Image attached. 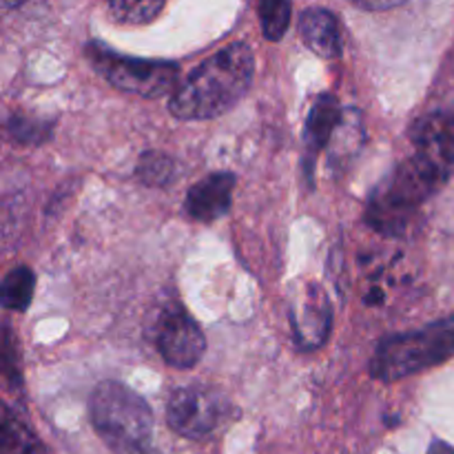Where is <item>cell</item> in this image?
Masks as SVG:
<instances>
[{"instance_id":"obj_13","label":"cell","mask_w":454,"mask_h":454,"mask_svg":"<svg viewBox=\"0 0 454 454\" xmlns=\"http://www.w3.org/2000/svg\"><path fill=\"white\" fill-rule=\"evenodd\" d=\"M0 454H47L38 434L13 408H3L0 424Z\"/></svg>"},{"instance_id":"obj_15","label":"cell","mask_w":454,"mask_h":454,"mask_svg":"<svg viewBox=\"0 0 454 454\" xmlns=\"http://www.w3.org/2000/svg\"><path fill=\"white\" fill-rule=\"evenodd\" d=\"M136 173L146 186L160 189V186H167L173 180L176 162L167 153H162V151H145L140 160H137Z\"/></svg>"},{"instance_id":"obj_4","label":"cell","mask_w":454,"mask_h":454,"mask_svg":"<svg viewBox=\"0 0 454 454\" xmlns=\"http://www.w3.org/2000/svg\"><path fill=\"white\" fill-rule=\"evenodd\" d=\"M450 357H454V317H446L381 340L372 355L371 375L390 384L439 366Z\"/></svg>"},{"instance_id":"obj_20","label":"cell","mask_w":454,"mask_h":454,"mask_svg":"<svg viewBox=\"0 0 454 454\" xmlns=\"http://www.w3.org/2000/svg\"><path fill=\"white\" fill-rule=\"evenodd\" d=\"M355 7L362 9V12H390V9H397L402 7L403 3H399V0H386V3H377V0H371V3H353Z\"/></svg>"},{"instance_id":"obj_5","label":"cell","mask_w":454,"mask_h":454,"mask_svg":"<svg viewBox=\"0 0 454 454\" xmlns=\"http://www.w3.org/2000/svg\"><path fill=\"white\" fill-rule=\"evenodd\" d=\"M87 60L93 69L115 89L127 93H136L142 98H160L168 91H176L180 67L171 60H146V58L120 56L118 51L106 44H87Z\"/></svg>"},{"instance_id":"obj_22","label":"cell","mask_w":454,"mask_h":454,"mask_svg":"<svg viewBox=\"0 0 454 454\" xmlns=\"http://www.w3.org/2000/svg\"><path fill=\"white\" fill-rule=\"evenodd\" d=\"M153 454H160V452H153Z\"/></svg>"},{"instance_id":"obj_10","label":"cell","mask_w":454,"mask_h":454,"mask_svg":"<svg viewBox=\"0 0 454 454\" xmlns=\"http://www.w3.org/2000/svg\"><path fill=\"white\" fill-rule=\"evenodd\" d=\"M235 176L229 171L211 173L186 193L184 208L193 220L213 222L224 217L233 207Z\"/></svg>"},{"instance_id":"obj_6","label":"cell","mask_w":454,"mask_h":454,"mask_svg":"<svg viewBox=\"0 0 454 454\" xmlns=\"http://www.w3.org/2000/svg\"><path fill=\"white\" fill-rule=\"evenodd\" d=\"M231 415V403L220 390L204 386L177 388L167 403V424L186 439H202L220 428Z\"/></svg>"},{"instance_id":"obj_12","label":"cell","mask_w":454,"mask_h":454,"mask_svg":"<svg viewBox=\"0 0 454 454\" xmlns=\"http://www.w3.org/2000/svg\"><path fill=\"white\" fill-rule=\"evenodd\" d=\"M300 35L306 47L322 58L341 53V34L337 16L326 7H309L300 18Z\"/></svg>"},{"instance_id":"obj_19","label":"cell","mask_w":454,"mask_h":454,"mask_svg":"<svg viewBox=\"0 0 454 454\" xmlns=\"http://www.w3.org/2000/svg\"><path fill=\"white\" fill-rule=\"evenodd\" d=\"M3 353H4V362H3L4 381H7V386H12L13 390L22 388L20 357H18V348H16V340H13V333H12V328L7 326V324H4Z\"/></svg>"},{"instance_id":"obj_18","label":"cell","mask_w":454,"mask_h":454,"mask_svg":"<svg viewBox=\"0 0 454 454\" xmlns=\"http://www.w3.org/2000/svg\"><path fill=\"white\" fill-rule=\"evenodd\" d=\"M7 131L16 142H25V145L29 142V145H34V142L47 140L51 129H49V124H38L35 120H27V118H20V115H13V118L7 122Z\"/></svg>"},{"instance_id":"obj_8","label":"cell","mask_w":454,"mask_h":454,"mask_svg":"<svg viewBox=\"0 0 454 454\" xmlns=\"http://www.w3.org/2000/svg\"><path fill=\"white\" fill-rule=\"evenodd\" d=\"M288 319L300 348L315 350L324 346L333 328V306L319 284L306 282L291 288Z\"/></svg>"},{"instance_id":"obj_7","label":"cell","mask_w":454,"mask_h":454,"mask_svg":"<svg viewBox=\"0 0 454 454\" xmlns=\"http://www.w3.org/2000/svg\"><path fill=\"white\" fill-rule=\"evenodd\" d=\"M155 348L168 366L186 371L202 359L207 337L200 324L180 304H171L160 313L155 324Z\"/></svg>"},{"instance_id":"obj_14","label":"cell","mask_w":454,"mask_h":454,"mask_svg":"<svg viewBox=\"0 0 454 454\" xmlns=\"http://www.w3.org/2000/svg\"><path fill=\"white\" fill-rule=\"evenodd\" d=\"M35 291V275L29 266H16L3 279V306L7 310H27Z\"/></svg>"},{"instance_id":"obj_3","label":"cell","mask_w":454,"mask_h":454,"mask_svg":"<svg viewBox=\"0 0 454 454\" xmlns=\"http://www.w3.org/2000/svg\"><path fill=\"white\" fill-rule=\"evenodd\" d=\"M89 417L98 437L114 454H153V412L149 403L120 381H102L89 399Z\"/></svg>"},{"instance_id":"obj_1","label":"cell","mask_w":454,"mask_h":454,"mask_svg":"<svg viewBox=\"0 0 454 454\" xmlns=\"http://www.w3.org/2000/svg\"><path fill=\"white\" fill-rule=\"evenodd\" d=\"M255 75V53L233 43L195 67L171 93L168 109L177 120H211L233 109L248 93Z\"/></svg>"},{"instance_id":"obj_11","label":"cell","mask_w":454,"mask_h":454,"mask_svg":"<svg viewBox=\"0 0 454 454\" xmlns=\"http://www.w3.org/2000/svg\"><path fill=\"white\" fill-rule=\"evenodd\" d=\"M340 122V102L333 93H322L310 106V114L306 118L304 127V168L306 177H313V164L319 151L331 142L333 131Z\"/></svg>"},{"instance_id":"obj_17","label":"cell","mask_w":454,"mask_h":454,"mask_svg":"<svg viewBox=\"0 0 454 454\" xmlns=\"http://www.w3.org/2000/svg\"><path fill=\"white\" fill-rule=\"evenodd\" d=\"M164 9V3H155V0H114L106 4V12L111 18L124 25H142V22H151L160 12Z\"/></svg>"},{"instance_id":"obj_21","label":"cell","mask_w":454,"mask_h":454,"mask_svg":"<svg viewBox=\"0 0 454 454\" xmlns=\"http://www.w3.org/2000/svg\"><path fill=\"white\" fill-rule=\"evenodd\" d=\"M428 454H454V448L450 446V443L442 442V439H434V442L430 443Z\"/></svg>"},{"instance_id":"obj_16","label":"cell","mask_w":454,"mask_h":454,"mask_svg":"<svg viewBox=\"0 0 454 454\" xmlns=\"http://www.w3.org/2000/svg\"><path fill=\"white\" fill-rule=\"evenodd\" d=\"M257 13H260L264 38L278 43L291 25L293 4L288 0H264V3L257 4Z\"/></svg>"},{"instance_id":"obj_2","label":"cell","mask_w":454,"mask_h":454,"mask_svg":"<svg viewBox=\"0 0 454 454\" xmlns=\"http://www.w3.org/2000/svg\"><path fill=\"white\" fill-rule=\"evenodd\" d=\"M448 182L446 173L437 171L421 158L399 162L371 193L366 222L377 233L399 238L408 231L412 215Z\"/></svg>"},{"instance_id":"obj_9","label":"cell","mask_w":454,"mask_h":454,"mask_svg":"<svg viewBox=\"0 0 454 454\" xmlns=\"http://www.w3.org/2000/svg\"><path fill=\"white\" fill-rule=\"evenodd\" d=\"M415 155L450 177L454 168V115L433 111L417 120L411 129Z\"/></svg>"}]
</instances>
